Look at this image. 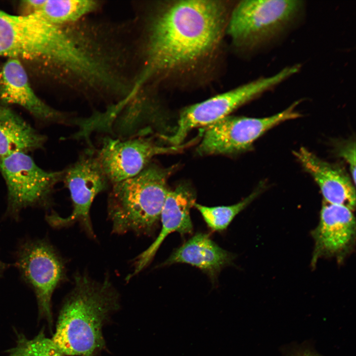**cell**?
<instances>
[{
	"label": "cell",
	"mask_w": 356,
	"mask_h": 356,
	"mask_svg": "<svg viewBox=\"0 0 356 356\" xmlns=\"http://www.w3.org/2000/svg\"><path fill=\"white\" fill-rule=\"evenodd\" d=\"M226 19L220 1L184 0L163 5L149 21L145 64L136 82L144 85L153 74L195 66L218 47Z\"/></svg>",
	"instance_id": "1"
},
{
	"label": "cell",
	"mask_w": 356,
	"mask_h": 356,
	"mask_svg": "<svg viewBox=\"0 0 356 356\" xmlns=\"http://www.w3.org/2000/svg\"><path fill=\"white\" fill-rule=\"evenodd\" d=\"M74 281L51 339L65 356H97L105 346L103 326L119 309V294L108 277L98 282L79 273Z\"/></svg>",
	"instance_id": "2"
},
{
	"label": "cell",
	"mask_w": 356,
	"mask_h": 356,
	"mask_svg": "<svg viewBox=\"0 0 356 356\" xmlns=\"http://www.w3.org/2000/svg\"><path fill=\"white\" fill-rule=\"evenodd\" d=\"M172 170L150 163L136 176L111 184L107 212L114 233L146 235L153 231L170 190Z\"/></svg>",
	"instance_id": "3"
},
{
	"label": "cell",
	"mask_w": 356,
	"mask_h": 356,
	"mask_svg": "<svg viewBox=\"0 0 356 356\" xmlns=\"http://www.w3.org/2000/svg\"><path fill=\"white\" fill-rule=\"evenodd\" d=\"M75 45L68 26L32 14L13 15L0 9V56L42 63L62 72L72 64Z\"/></svg>",
	"instance_id": "4"
},
{
	"label": "cell",
	"mask_w": 356,
	"mask_h": 356,
	"mask_svg": "<svg viewBox=\"0 0 356 356\" xmlns=\"http://www.w3.org/2000/svg\"><path fill=\"white\" fill-rule=\"evenodd\" d=\"M304 4L297 0H244L234 8L226 32L237 46L256 49L275 40L301 14Z\"/></svg>",
	"instance_id": "5"
},
{
	"label": "cell",
	"mask_w": 356,
	"mask_h": 356,
	"mask_svg": "<svg viewBox=\"0 0 356 356\" xmlns=\"http://www.w3.org/2000/svg\"><path fill=\"white\" fill-rule=\"evenodd\" d=\"M300 68L299 65L286 67L273 76L261 78L184 108L179 114L174 133L167 137L168 141L172 145L182 144L193 129L207 127L229 116L239 107L297 73Z\"/></svg>",
	"instance_id": "6"
},
{
	"label": "cell",
	"mask_w": 356,
	"mask_h": 356,
	"mask_svg": "<svg viewBox=\"0 0 356 356\" xmlns=\"http://www.w3.org/2000/svg\"><path fill=\"white\" fill-rule=\"evenodd\" d=\"M0 173L7 190L6 215L17 220L24 208L51 205V194L64 171L44 170L27 153L17 152L0 158Z\"/></svg>",
	"instance_id": "7"
},
{
	"label": "cell",
	"mask_w": 356,
	"mask_h": 356,
	"mask_svg": "<svg viewBox=\"0 0 356 356\" xmlns=\"http://www.w3.org/2000/svg\"><path fill=\"white\" fill-rule=\"evenodd\" d=\"M299 102L284 110L264 118L228 116L206 127L197 148L203 155L231 154L249 150L253 143L280 123L301 116L295 108Z\"/></svg>",
	"instance_id": "8"
},
{
	"label": "cell",
	"mask_w": 356,
	"mask_h": 356,
	"mask_svg": "<svg viewBox=\"0 0 356 356\" xmlns=\"http://www.w3.org/2000/svg\"><path fill=\"white\" fill-rule=\"evenodd\" d=\"M16 256L15 266L22 279L36 294L40 316L52 325V296L66 277L63 259L45 238L24 241Z\"/></svg>",
	"instance_id": "9"
},
{
	"label": "cell",
	"mask_w": 356,
	"mask_h": 356,
	"mask_svg": "<svg viewBox=\"0 0 356 356\" xmlns=\"http://www.w3.org/2000/svg\"><path fill=\"white\" fill-rule=\"evenodd\" d=\"M62 180L69 189L73 210L66 218L52 213L46 220L52 226L61 227L79 222L87 233L94 237L89 216L96 195L108 189L110 184L93 147L81 153L76 162L63 170Z\"/></svg>",
	"instance_id": "10"
},
{
	"label": "cell",
	"mask_w": 356,
	"mask_h": 356,
	"mask_svg": "<svg viewBox=\"0 0 356 356\" xmlns=\"http://www.w3.org/2000/svg\"><path fill=\"white\" fill-rule=\"evenodd\" d=\"M186 146V144L165 146L148 134L123 138L107 135L102 139L99 148L95 151L112 184L138 174L153 157L178 152Z\"/></svg>",
	"instance_id": "11"
},
{
	"label": "cell",
	"mask_w": 356,
	"mask_h": 356,
	"mask_svg": "<svg viewBox=\"0 0 356 356\" xmlns=\"http://www.w3.org/2000/svg\"><path fill=\"white\" fill-rule=\"evenodd\" d=\"M0 100L4 105L24 108L35 118L47 123H71L67 115L47 105L35 94L26 71L17 58H9L0 72Z\"/></svg>",
	"instance_id": "12"
},
{
	"label": "cell",
	"mask_w": 356,
	"mask_h": 356,
	"mask_svg": "<svg viewBox=\"0 0 356 356\" xmlns=\"http://www.w3.org/2000/svg\"><path fill=\"white\" fill-rule=\"evenodd\" d=\"M355 234L353 211L344 206L323 202L319 223L313 232V258L344 255L352 248Z\"/></svg>",
	"instance_id": "13"
},
{
	"label": "cell",
	"mask_w": 356,
	"mask_h": 356,
	"mask_svg": "<svg viewBox=\"0 0 356 356\" xmlns=\"http://www.w3.org/2000/svg\"><path fill=\"white\" fill-rule=\"evenodd\" d=\"M195 203V196L190 188L179 185L170 190L160 215L162 228L154 241L135 258L134 271L127 280L139 273L150 262L160 246L170 233L178 232L183 235L192 231L190 209Z\"/></svg>",
	"instance_id": "14"
},
{
	"label": "cell",
	"mask_w": 356,
	"mask_h": 356,
	"mask_svg": "<svg viewBox=\"0 0 356 356\" xmlns=\"http://www.w3.org/2000/svg\"><path fill=\"white\" fill-rule=\"evenodd\" d=\"M293 153L319 187L324 202L355 209V183L343 168L321 159L303 147Z\"/></svg>",
	"instance_id": "15"
},
{
	"label": "cell",
	"mask_w": 356,
	"mask_h": 356,
	"mask_svg": "<svg viewBox=\"0 0 356 356\" xmlns=\"http://www.w3.org/2000/svg\"><path fill=\"white\" fill-rule=\"evenodd\" d=\"M233 259V255L218 245L208 234L197 233L175 249L163 265L189 264L214 278Z\"/></svg>",
	"instance_id": "16"
},
{
	"label": "cell",
	"mask_w": 356,
	"mask_h": 356,
	"mask_svg": "<svg viewBox=\"0 0 356 356\" xmlns=\"http://www.w3.org/2000/svg\"><path fill=\"white\" fill-rule=\"evenodd\" d=\"M45 136L6 105L0 104V158L42 148Z\"/></svg>",
	"instance_id": "17"
},
{
	"label": "cell",
	"mask_w": 356,
	"mask_h": 356,
	"mask_svg": "<svg viewBox=\"0 0 356 356\" xmlns=\"http://www.w3.org/2000/svg\"><path fill=\"white\" fill-rule=\"evenodd\" d=\"M24 2L32 10L30 14L59 26L78 23L100 6L98 1L93 0H31Z\"/></svg>",
	"instance_id": "18"
},
{
	"label": "cell",
	"mask_w": 356,
	"mask_h": 356,
	"mask_svg": "<svg viewBox=\"0 0 356 356\" xmlns=\"http://www.w3.org/2000/svg\"><path fill=\"white\" fill-rule=\"evenodd\" d=\"M262 187V185H260L248 196L232 205L207 207L195 202L194 206L212 230L222 231L226 229L235 216L259 195L263 190Z\"/></svg>",
	"instance_id": "19"
},
{
	"label": "cell",
	"mask_w": 356,
	"mask_h": 356,
	"mask_svg": "<svg viewBox=\"0 0 356 356\" xmlns=\"http://www.w3.org/2000/svg\"><path fill=\"white\" fill-rule=\"evenodd\" d=\"M8 356H65L42 330L32 339L19 334L16 346L8 350Z\"/></svg>",
	"instance_id": "20"
},
{
	"label": "cell",
	"mask_w": 356,
	"mask_h": 356,
	"mask_svg": "<svg viewBox=\"0 0 356 356\" xmlns=\"http://www.w3.org/2000/svg\"><path fill=\"white\" fill-rule=\"evenodd\" d=\"M337 154L343 158L349 166L354 183L356 182V143L352 139L342 142L336 148Z\"/></svg>",
	"instance_id": "21"
},
{
	"label": "cell",
	"mask_w": 356,
	"mask_h": 356,
	"mask_svg": "<svg viewBox=\"0 0 356 356\" xmlns=\"http://www.w3.org/2000/svg\"><path fill=\"white\" fill-rule=\"evenodd\" d=\"M283 353V356H324L308 344L294 345L285 348Z\"/></svg>",
	"instance_id": "22"
},
{
	"label": "cell",
	"mask_w": 356,
	"mask_h": 356,
	"mask_svg": "<svg viewBox=\"0 0 356 356\" xmlns=\"http://www.w3.org/2000/svg\"><path fill=\"white\" fill-rule=\"evenodd\" d=\"M7 265L0 260V276L2 274Z\"/></svg>",
	"instance_id": "23"
}]
</instances>
